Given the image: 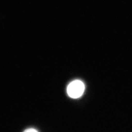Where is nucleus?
<instances>
[{"label": "nucleus", "mask_w": 132, "mask_h": 132, "mask_svg": "<svg viewBox=\"0 0 132 132\" xmlns=\"http://www.w3.org/2000/svg\"><path fill=\"white\" fill-rule=\"evenodd\" d=\"M85 85L83 82L79 80L72 81L68 85L67 89L68 95L72 98H78L83 94Z\"/></svg>", "instance_id": "f257e3e1"}, {"label": "nucleus", "mask_w": 132, "mask_h": 132, "mask_svg": "<svg viewBox=\"0 0 132 132\" xmlns=\"http://www.w3.org/2000/svg\"><path fill=\"white\" fill-rule=\"evenodd\" d=\"M24 132H38L36 130H35V129L33 128H29L28 129H27L26 130H25Z\"/></svg>", "instance_id": "f03ea898"}]
</instances>
